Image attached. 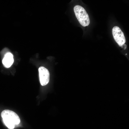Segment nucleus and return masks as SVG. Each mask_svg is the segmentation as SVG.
<instances>
[{
	"label": "nucleus",
	"mask_w": 129,
	"mask_h": 129,
	"mask_svg": "<svg viewBox=\"0 0 129 129\" xmlns=\"http://www.w3.org/2000/svg\"><path fill=\"white\" fill-rule=\"evenodd\" d=\"M112 33L114 39L120 46L124 44L126 42L124 33L120 28L117 26L113 28Z\"/></svg>",
	"instance_id": "3"
},
{
	"label": "nucleus",
	"mask_w": 129,
	"mask_h": 129,
	"mask_svg": "<svg viewBox=\"0 0 129 129\" xmlns=\"http://www.w3.org/2000/svg\"><path fill=\"white\" fill-rule=\"evenodd\" d=\"M38 70L41 85L42 86L46 85L49 80L50 75L49 71L47 69L43 66L40 67Z\"/></svg>",
	"instance_id": "4"
},
{
	"label": "nucleus",
	"mask_w": 129,
	"mask_h": 129,
	"mask_svg": "<svg viewBox=\"0 0 129 129\" xmlns=\"http://www.w3.org/2000/svg\"><path fill=\"white\" fill-rule=\"evenodd\" d=\"M125 54L126 55H127V54Z\"/></svg>",
	"instance_id": "7"
},
{
	"label": "nucleus",
	"mask_w": 129,
	"mask_h": 129,
	"mask_svg": "<svg viewBox=\"0 0 129 129\" xmlns=\"http://www.w3.org/2000/svg\"><path fill=\"white\" fill-rule=\"evenodd\" d=\"M74 10L80 24L84 27L88 26L90 23L89 18L84 8L80 5H76L74 7Z\"/></svg>",
	"instance_id": "2"
},
{
	"label": "nucleus",
	"mask_w": 129,
	"mask_h": 129,
	"mask_svg": "<svg viewBox=\"0 0 129 129\" xmlns=\"http://www.w3.org/2000/svg\"><path fill=\"white\" fill-rule=\"evenodd\" d=\"M14 62L13 56L11 53L8 52L5 55L2 62L4 66L6 68L10 67Z\"/></svg>",
	"instance_id": "5"
},
{
	"label": "nucleus",
	"mask_w": 129,
	"mask_h": 129,
	"mask_svg": "<svg viewBox=\"0 0 129 129\" xmlns=\"http://www.w3.org/2000/svg\"><path fill=\"white\" fill-rule=\"evenodd\" d=\"M1 116L5 125L10 129H13L15 124H18L20 122L18 115L11 110L5 109L3 110L1 113Z\"/></svg>",
	"instance_id": "1"
},
{
	"label": "nucleus",
	"mask_w": 129,
	"mask_h": 129,
	"mask_svg": "<svg viewBox=\"0 0 129 129\" xmlns=\"http://www.w3.org/2000/svg\"><path fill=\"white\" fill-rule=\"evenodd\" d=\"M121 46L122 47V48L124 47V49H125L126 48H127L126 45L125 44H124L122 46Z\"/></svg>",
	"instance_id": "6"
}]
</instances>
